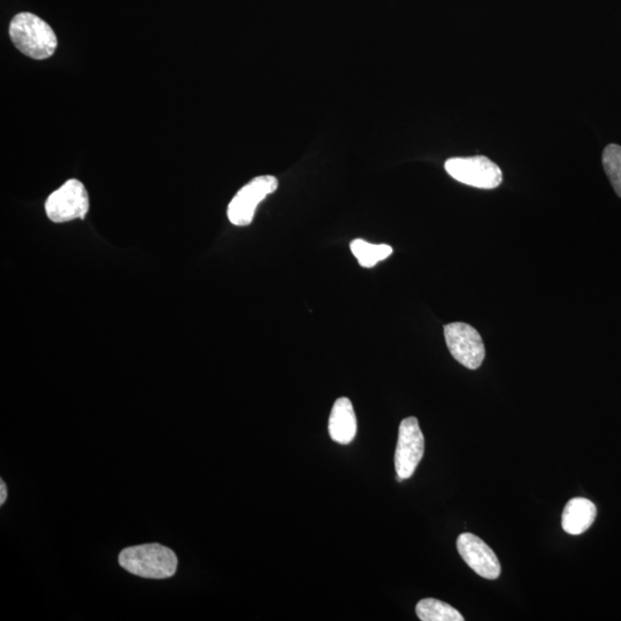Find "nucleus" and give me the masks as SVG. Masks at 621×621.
Wrapping results in <instances>:
<instances>
[{
	"label": "nucleus",
	"instance_id": "f257e3e1",
	"mask_svg": "<svg viewBox=\"0 0 621 621\" xmlns=\"http://www.w3.org/2000/svg\"><path fill=\"white\" fill-rule=\"evenodd\" d=\"M10 37L15 48L35 60L52 57L58 46V38L48 23L29 12L15 15L10 23Z\"/></svg>",
	"mask_w": 621,
	"mask_h": 621
},
{
	"label": "nucleus",
	"instance_id": "f03ea898",
	"mask_svg": "<svg viewBox=\"0 0 621 621\" xmlns=\"http://www.w3.org/2000/svg\"><path fill=\"white\" fill-rule=\"evenodd\" d=\"M119 564L137 577L160 580L173 577L178 569V557L170 548L150 543L122 550Z\"/></svg>",
	"mask_w": 621,
	"mask_h": 621
},
{
	"label": "nucleus",
	"instance_id": "7ed1b4c3",
	"mask_svg": "<svg viewBox=\"0 0 621 621\" xmlns=\"http://www.w3.org/2000/svg\"><path fill=\"white\" fill-rule=\"evenodd\" d=\"M89 195L79 180H68L46 199V216L56 224L86 218L89 212Z\"/></svg>",
	"mask_w": 621,
	"mask_h": 621
},
{
	"label": "nucleus",
	"instance_id": "20e7f679",
	"mask_svg": "<svg viewBox=\"0 0 621 621\" xmlns=\"http://www.w3.org/2000/svg\"><path fill=\"white\" fill-rule=\"evenodd\" d=\"M279 187V181L272 175L258 176L237 193L228 205V219L239 227L249 226L255 218L257 207Z\"/></svg>",
	"mask_w": 621,
	"mask_h": 621
},
{
	"label": "nucleus",
	"instance_id": "39448f33",
	"mask_svg": "<svg viewBox=\"0 0 621 621\" xmlns=\"http://www.w3.org/2000/svg\"><path fill=\"white\" fill-rule=\"evenodd\" d=\"M444 168L451 178L474 188L495 189L503 180L501 168L483 156L451 158Z\"/></svg>",
	"mask_w": 621,
	"mask_h": 621
},
{
	"label": "nucleus",
	"instance_id": "423d86ee",
	"mask_svg": "<svg viewBox=\"0 0 621 621\" xmlns=\"http://www.w3.org/2000/svg\"><path fill=\"white\" fill-rule=\"evenodd\" d=\"M425 452L424 434L421 432L416 417L406 418L398 429V441L395 452V470L397 480L410 479L416 472Z\"/></svg>",
	"mask_w": 621,
	"mask_h": 621
},
{
	"label": "nucleus",
	"instance_id": "0eeeda50",
	"mask_svg": "<svg viewBox=\"0 0 621 621\" xmlns=\"http://www.w3.org/2000/svg\"><path fill=\"white\" fill-rule=\"evenodd\" d=\"M444 337L450 354L459 364L478 370L486 357V349L477 329L464 322H452L444 326Z\"/></svg>",
	"mask_w": 621,
	"mask_h": 621
},
{
	"label": "nucleus",
	"instance_id": "6e6552de",
	"mask_svg": "<svg viewBox=\"0 0 621 621\" xmlns=\"http://www.w3.org/2000/svg\"><path fill=\"white\" fill-rule=\"evenodd\" d=\"M457 549L464 562L480 577L495 580L500 577L501 564L495 552L472 533L460 534Z\"/></svg>",
	"mask_w": 621,
	"mask_h": 621
},
{
	"label": "nucleus",
	"instance_id": "1a4fd4ad",
	"mask_svg": "<svg viewBox=\"0 0 621 621\" xmlns=\"http://www.w3.org/2000/svg\"><path fill=\"white\" fill-rule=\"evenodd\" d=\"M328 431L334 442L349 444L354 441L357 435V418L349 398L341 397L334 403Z\"/></svg>",
	"mask_w": 621,
	"mask_h": 621
},
{
	"label": "nucleus",
	"instance_id": "9d476101",
	"mask_svg": "<svg viewBox=\"0 0 621 621\" xmlns=\"http://www.w3.org/2000/svg\"><path fill=\"white\" fill-rule=\"evenodd\" d=\"M597 516L596 505L587 498L575 497L566 504L562 526L567 534L580 535L588 531Z\"/></svg>",
	"mask_w": 621,
	"mask_h": 621
},
{
	"label": "nucleus",
	"instance_id": "9b49d317",
	"mask_svg": "<svg viewBox=\"0 0 621 621\" xmlns=\"http://www.w3.org/2000/svg\"><path fill=\"white\" fill-rule=\"evenodd\" d=\"M350 249L359 265L365 268L374 267L387 259L394 251L388 244H372L362 239L352 241Z\"/></svg>",
	"mask_w": 621,
	"mask_h": 621
},
{
	"label": "nucleus",
	"instance_id": "f8f14e48",
	"mask_svg": "<svg viewBox=\"0 0 621 621\" xmlns=\"http://www.w3.org/2000/svg\"><path fill=\"white\" fill-rule=\"evenodd\" d=\"M417 616L423 621H463L464 617L451 605L435 598H425L417 604Z\"/></svg>",
	"mask_w": 621,
	"mask_h": 621
},
{
	"label": "nucleus",
	"instance_id": "ddd939ff",
	"mask_svg": "<svg viewBox=\"0 0 621 621\" xmlns=\"http://www.w3.org/2000/svg\"><path fill=\"white\" fill-rule=\"evenodd\" d=\"M603 166L617 195L621 197V147L610 144L603 152Z\"/></svg>",
	"mask_w": 621,
	"mask_h": 621
},
{
	"label": "nucleus",
	"instance_id": "4468645a",
	"mask_svg": "<svg viewBox=\"0 0 621 621\" xmlns=\"http://www.w3.org/2000/svg\"><path fill=\"white\" fill-rule=\"evenodd\" d=\"M0 504H4L6 501V497H7V489H6V485L4 483V481H0Z\"/></svg>",
	"mask_w": 621,
	"mask_h": 621
}]
</instances>
